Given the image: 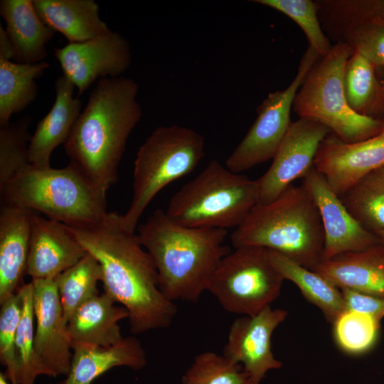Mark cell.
I'll return each instance as SVG.
<instances>
[{
    "label": "cell",
    "mask_w": 384,
    "mask_h": 384,
    "mask_svg": "<svg viewBox=\"0 0 384 384\" xmlns=\"http://www.w3.org/2000/svg\"><path fill=\"white\" fill-rule=\"evenodd\" d=\"M121 216L108 212L96 222L65 225L98 261L104 292L127 310L130 332L167 328L177 306L160 289L150 255L137 235L123 226Z\"/></svg>",
    "instance_id": "obj_1"
},
{
    "label": "cell",
    "mask_w": 384,
    "mask_h": 384,
    "mask_svg": "<svg viewBox=\"0 0 384 384\" xmlns=\"http://www.w3.org/2000/svg\"><path fill=\"white\" fill-rule=\"evenodd\" d=\"M138 88L122 76L99 80L63 144L70 163L105 196L118 180L127 139L142 118Z\"/></svg>",
    "instance_id": "obj_2"
},
{
    "label": "cell",
    "mask_w": 384,
    "mask_h": 384,
    "mask_svg": "<svg viewBox=\"0 0 384 384\" xmlns=\"http://www.w3.org/2000/svg\"><path fill=\"white\" fill-rule=\"evenodd\" d=\"M137 235L155 265L160 289L173 302L198 301L230 252L224 245L227 230L184 226L161 209L138 225Z\"/></svg>",
    "instance_id": "obj_3"
},
{
    "label": "cell",
    "mask_w": 384,
    "mask_h": 384,
    "mask_svg": "<svg viewBox=\"0 0 384 384\" xmlns=\"http://www.w3.org/2000/svg\"><path fill=\"white\" fill-rule=\"evenodd\" d=\"M230 240L235 248L265 247L310 270L323 261L324 231L319 210L302 183L290 185L270 203L257 204Z\"/></svg>",
    "instance_id": "obj_4"
},
{
    "label": "cell",
    "mask_w": 384,
    "mask_h": 384,
    "mask_svg": "<svg viewBox=\"0 0 384 384\" xmlns=\"http://www.w3.org/2000/svg\"><path fill=\"white\" fill-rule=\"evenodd\" d=\"M1 205L38 211L66 225L96 222L107 214L106 196L70 163L62 169L28 165L0 189Z\"/></svg>",
    "instance_id": "obj_5"
},
{
    "label": "cell",
    "mask_w": 384,
    "mask_h": 384,
    "mask_svg": "<svg viewBox=\"0 0 384 384\" xmlns=\"http://www.w3.org/2000/svg\"><path fill=\"white\" fill-rule=\"evenodd\" d=\"M257 180L234 173L212 160L171 198L166 215L196 228H236L258 203Z\"/></svg>",
    "instance_id": "obj_6"
},
{
    "label": "cell",
    "mask_w": 384,
    "mask_h": 384,
    "mask_svg": "<svg viewBox=\"0 0 384 384\" xmlns=\"http://www.w3.org/2000/svg\"><path fill=\"white\" fill-rule=\"evenodd\" d=\"M353 53L351 47L343 41L333 46L311 68L293 104L299 118L326 127L348 144L365 140L384 130V122L355 112L347 102L343 70Z\"/></svg>",
    "instance_id": "obj_7"
},
{
    "label": "cell",
    "mask_w": 384,
    "mask_h": 384,
    "mask_svg": "<svg viewBox=\"0 0 384 384\" xmlns=\"http://www.w3.org/2000/svg\"><path fill=\"white\" fill-rule=\"evenodd\" d=\"M204 155V137L195 130L176 124L156 128L137 152L132 198L122 214L123 226L134 232L154 196L170 183L191 173Z\"/></svg>",
    "instance_id": "obj_8"
},
{
    "label": "cell",
    "mask_w": 384,
    "mask_h": 384,
    "mask_svg": "<svg viewBox=\"0 0 384 384\" xmlns=\"http://www.w3.org/2000/svg\"><path fill=\"white\" fill-rule=\"evenodd\" d=\"M284 280L268 249L243 246L222 259L208 291L229 313L253 316L279 297Z\"/></svg>",
    "instance_id": "obj_9"
},
{
    "label": "cell",
    "mask_w": 384,
    "mask_h": 384,
    "mask_svg": "<svg viewBox=\"0 0 384 384\" xmlns=\"http://www.w3.org/2000/svg\"><path fill=\"white\" fill-rule=\"evenodd\" d=\"M320 58L308 46L291 84L270 93L258 106L256 119L226 160L229 170L240 174L273 159L292 123L290 112L297 93Z\"/></svg>",
    "instance_id": "obj_10"
},
{
    "label": "cell",
    "mask_w": 384,
    "mask_h": 384,
    "mask_svg": "<svg viewBox=\"0 0 384 384\" xmlns=\"http://www.w3.org/2000/svg\"><path fill=\"white\" fill-rule=\"evenodd\" d=\"M54 55L63 75L77 87L78 96L99 78L119 77L132 61L129 42L113 31L86 41L56 48Z\"/></svg>",
    "instance_id": "obj_11"
},
{
    "label": "cell",
    "mask_w": 384,
    "mask_h": 384,
    "mask_svg": "<svg viewBox=\"0 0 384 384\" xmlns=\"http://www.w3.org/2000/svg\"><path fill=\"white\" fill-rule=\"evenodd\" d=\"M331 133L326 127L306 119L292 122L268 170L257 180V204L275 200L293 181L314 166L318 149Z\"/></svg>",
    "instance_id": "obj_12"
},
{
    "label": "cell",
    "mask_w": 384,
    "mask_h": 384,
    "mask_svg": "<svg viewBox=\"0 0 384 384\" xmlns=\"http://www.w3.org/2000/svg\"><path fill=\"white\" fill-rule=\"evenodd\" d=\"M288 312L282 309L265 307L253 316H242L231 324L223 356L240 364L252 384H260L266 373L282 367L275 358L271 338Z\"/></svg>",
    "instance_id": "obj_13"
},
{
    "label": "cell",
    "mask_w": 384,
    "mask_h": 384,
    "mask_svg": "<svg viewBox=\"0 0 384 384\" xmlns=\"http://www.w3.org/2000/svg\"><path fill=\"white\" fill-rule=\"evenodd\" d=\"M302 184L319 210L324 231L323 260L338 255L368 250L382 243L380 238L363 228L351 215L325 177L313 166Z\"/></svg>",
    "instance_id": "obj_14"
},
{
    "label": "cell",
    "mask_w": 384,
    "mask_h": 384,
    "mask_svg": "<svg viewBox=\"0 0 384 384\" xmlns=\"http://www.w3.org/2000/svg\"><path fill=\"white\" fill-rule=\"evenodd\" d=\"M314 166L341 196L358 180L384 166V130L351 144L329 134L318 149Z\"/></svg>",
    "instance_id": "obj_15"
},
{
    "label": "cell",
    "mask_w": 384,
    "mask_h": 384,
    "mask_svg": "<svg viewBox=\"0 0 384 384\" xmlns=\"http://www.w3.org/2000/svg\"><path fill=\"white\" fill-rule=\"evenodd\" d=\"M55 278L31 280L36 322L35 348L41 362L54 377L68 375L73 357L72 343L63 321Z\"/></svg>",
    "instance_id": "obj_16"
},
{
    "label": "cell",
    "mask_w": 384,
    "mask_h": 384,
    "mask_svg": "<svg viewBox=\"0 0 384 384\" xmlns=\"http://www.w3.org/2000/svg\"><path fill=\"white\" fill-rule=\"evenodd\" d=\"M87 253L64 224L33 211L26 267L32 279L55 278Z\"/></svg>",
    "instance_id": "obj_17"
},
{
    "label": "cell",
    "mask_w": 384,
    "mask_h": 384,
    "mask_svg": "<svg viewBox=\"0 0 384 384\" xmlns=\"http://www.w3.org/2000/svg\"><path fill=\"white\" fill-rule=\"evenodd\" d=\"M74 89L75 85L63 75L57 78L53 105L38 122L30 140L28 156L33 166L50 167L52 152L68 140L81 113V101L73 96Z\"/></svg>",
    "instance_id": "obj_18"
},
{
    "label": "cell",
    "mask_w": 384,
    "mask_h": 384,
    "mask_svg": "<svg viewBox=\"0 0 384 384\" xmlns=\"http://www.w3.org/2000/svg\"><path fill=\"white\" fill-rule=\"evenodd\" d=\"M33 210L1 205L0 210V304L23 284Z\"/></svg>",
    "instance_id": "obj_19"
},
{
    "label": "cell",
    "mask_w": 384,
    "mask_h": 384,
    "mask_svg": "<svg viewBox=\"0 0 384 384\" xmlns=\"http://www.w3.org/2000/svg\"><path fill=\"white\" fill-rule=\"evenodd\" d=\"M339 289L384 298V245L323 260L311 270Z\"/></svg>",
    "instance_id": "obj_20"
},
{
    "label": "cell",
    "mask_w": 384,
    "mask_h": 384,
    "mask_svg": "<svg viewBox=\"0 0 384 384\" xmlns=\"http://www.w3.org/2000/svg\"><path fill=\"white\" fill-rule=\"evenodd\" d=\"M69 373L60 384H92L114 367L140 370L147 364L146 353L134 336L123 338L108 347L74 343Z\"/></svg>",
    "instance_id": "obj_21"
},
{
    "label": "cell",
    "mask_w": 384,
    "mask_h": 384,
    "mask_svg": "<svg viewBox=\"0 0 384 384\" xmlns=\"http://www.w3.org/2000/svg\"><path fill=\"white\" fill-rule=\"evenodd\" d=\"M0 14L13 48V60L19 63L44 61L46 45L55 31L38 15L33 0H1Z\"/></svg>",
    "instance_id": "obj_22"
},
{
    "label": "cell",
    "mask_w": 384,
    "mask_h": 384,
    "mask_svg": "<svg viewBox=\"0 0 384 384\" xmlns=\"http://www.w3.org/2000/svg\"><path fill=\"white\" fill-rule=\"evenodd\" d=\"M105 292L96 294L72 314L66 329L72 345L85 343L108 347L122 340L119 322L128 319V311Z\"/></svg>",
    "instance_id": "obj_23"
},
{
    "label": "cell",
    "mask_w": 384,
    "mask_h": 384,
    "mask_svg": "<svg viewBox=\"0 0 384 384\" xmlns=\"http://www.w3.org/2000/svg\"><path fill=\"white\" fill-rule=\"evenodd\" d=\"M42 21L69 43L86 41L110 31L94 0H33Z\"/></svg>",
    "instance_id": "obj_24"
},
{
    "label": "cell",
    "mask_w": 384,
    "mask_h": 384,
    "mask_svg": "<svg viewBox=\"0 0 384 384\" xmlns=\"http://www.w3.org/2000/svg\"><path fill=\"white\" fill-rule=\"evenodd\" d=\"M269 250L270 260L282 277L294 283L304 297L320 309L329 322L334 324L346 310L339 289L281 253Z\"/></svg>",
    "instance_id": "obj_25"
},
{
    "label": "cell",
    "mask_w": 384,
    "mask_h": 384,
    "mask_svg": "<svg viewBox=\"0 0 384 384\" xmlns=\"http://www.w3.org/2000/svg\"><path fill=\"white\" fill-rule=\"evenodd\" d=\"M50 64L19 63L0 58V127L9 124L12 114L26 109L36 97V80Z\"/></svg>",
    "instance_id": "obj_26"
},
{
    "label": "cell",
    "mask_w": 384,
    "mask_h": 384,
    "mask_svg": "<svg viewBox=\"0 0 384 384\" xmlns=\"http://www.w3.org/2000/svg\"><path fill=\"white\" fill-rule=\"evenodd\" d=\"M339 196L363 228L378 237L384 233V178L370 173Z\"/></svg>",
    "instance_id": "obj_27"
},
{
    "label": "cell",
    "mask_w": 384,
    "mask_h": 384,
    "mask_svg": "<svg viewBox=\"0 0 384 384\" xmlns=\"http://www.w3.org/2000/svg\"><path fill=\"white\" fill-rule=\"evenodd\" d=\"M374 68L368 59L354 50L344 67L343 83L347 102L361 115L371 117L382 107L383 90L377 81Z\"/></svg>",
    "instance_id": "obj_28"
},
{
    "label": "cell",
    "mask_w": 384,
    "mask_h": 384,
    "mask_svg": "<svg viewBox=\"0 0 384 384\" xmlns=\"http://www.w3.org/2000/svg\"><path fill=\"white\" fill-rule=\"evenodd\" d=\"M102 276L98 261L87 252L75 265L56 277L65 326L72 314L82 303L99 293L97 286L101 282Z\"/></svg>",
    "instance_id": "obj_29"
},
{
    "label": "cell",
    "mask_w": 384,
    "mask_h": 384,
    "mask_svg": "<svg viewBox=\"0 0 384 384\" xmlns=\"http://www.w3.org/2000/svg\"><path fill=\"white\" fill-rule=\"evenodd\" d=\"M22 309L16 338L18 384H33L39 375L54 377L38 356L34 343L33 286L23 284L18 290Z\"/></svg>",
    "instance_id": "obj_30"
},
{
    "label": "cell",
    "mask_w": 384,
    "mask_h": 384,
    "mask_svg": "<svg viewBox=\"0 0 384 384\" xmlns=\"http://www.w3.org/2000/svg\"><path fill=\"white\" fill-rule=\"evenodd\" d=\"M31 118L23 116L0 127V189L19 171L30 165L28 146Z\"/></svg>",
    "instance_id": "obj_31"
},
{
    "label": "cell",
    "mask_w": 384,
    "mask_h": 384,
    "mask_svg": "<svg viewBox=\"0 0 384 384\" xmlns=\"http://www.w3.org/2000/svg\"><path fill=\"white\" fill-rule=\"evenodd\" d=\"M380 323L371 315L346 310L333 324L336 341L348 353H363L376 341Z\"/></svg>",
    "instance_id": "obj_32"
},
{
    "label": "cell",
    "mask_w": 384,
    "mask_h": 384,
    "mask_svg": "<svg viewBox=\"0 0 384 384\" xmlns=\"http://www.w3.org/2000/svg\"><path fill=\"white\" fill-rule=\"evenodd\" d=\"M183 377L190 384H252L241 365L213 351L197 355Z\"/></svg>",
    "instance_id": "obj_33"
},
{
    "label": "cell",
    "mask_w": 384,
    "mask_h": 384,
    "mask_svg": "<svg viewBox=\"0 0 384 384\" xmlns=\"http://www.w3.org/2000/svg\"><path fill=\"white\" fill-rule=\"evenodd\" d=\"M254 2L277 10L297 23L304 31L309 46L319 56L329 53L332 46L324 33L317 17V6L310 0H255Z\"/></svg>",
    "instance_id": "obj_34"
},
{
    "label": "cell",
    "mask_w": 384,
    "mask_h": 384,
    "mask_svg": "<svg viewBox=\"0 0 384 384\" xmlns=\"http://www.w3.org/2000/svg\"><path fill=\"white\" fill-rule=\"evenodd\" d=\"M21 309V298L18 292L1 304L0 361L6 367L4 374L11 384H18L16 338Z\"/></svg>",
    "instance_id": "obj_35"
},
{
    "label": "cell",
    "mask_w": 384,
    "mask_h": 384,
    "mask_svg": "<svg viewBox=\"0 0 384 384\" xmlns=\"http://www.w3.org/2000/svg\"><path fill=\"white\" fill-rule=\"evenodd\" d=\"M345 41L375 67L384 66V25L370 21L348 23Z\"/></svg>",
    "instance_id": "obj_36"
},
{
    "label": "cell",
    "mask_w": 384,
    "mask_h": 384,
    "mask_svg": "<svg viewBox=\"0 0 384 384\" xmlns=\"http://www.w3.org/2000/svg\"><path fill=\"white\" fill-rule=\"evenodd\" d=\"M323 3L348 23L370 21L384 25V0H336Z\"/></svg>",
    "instance_id": "obj_37"
},
{
    "label": "cell",
    "mask_w": 384,
    "mask_h": 384,
    "mask_svg": "<svg viewBox=\"0 0 384 384\" xmlns=\"http://www.w3.org/2000/svg\"><path fill=\"white\" fill-rule=\"evenodd\" d=\"M341 292L346 310L371 315L380 321L384 317V298L349 289H341Z\"/></svg>",
    "instance_id": "obj_38"
},
{
    "label": "cell",
    "mask_w": 384,
    "mask_h": 384,
    "mask_svg": "<svg viewBox=\"0 0 384 384\" xmlns=\"http://www.w3.org/2000/svg\"><path fill=\"white\" fill-rule=\"evenodd\" d=\"M13 48L6 30L0 26V58L13 59Z\"/></svg>",
    "instance_id": "obj_39"
},
{
    "label": "cell",
    "mask_w": 384,
    "mask_h": 384,
    "mask_svg": "<svg viewBox=\"0 0 384 384\" xmlns=\"http://www.w3.org/2000/svg\"><path fill=\"white\" fill-rule=\"evenodd\" d=\"M0 384H11L6 378L4 373H0ZM53 384H60L59 383H53Z\"/></svg>",
    "instance_id": "obj_40"
},
{
    "label": "cell",
    "mask_w": 384,
    "mask_h": 384,
    "mask_svg": "<svg viewBox=\"0 0 384 384\" xmlns=\"http://www.w3.org/2000/svg\"><path fill=\"white\" fill-rule=\"evenodd\" d=\"M375 174L384 178V166L374 171Z\"/></svg>",
    "instance_id": "obj_41"
},
{
    "label": "cell",
    "mask_w": 384,
    "mask_h": 384,
    "mask_svg": "<svg viewBox=\"0 0 384 384\" xmlns=\"http://www.w3.org/2000/svg\"><path fill=\"white\" fill-rule=\"evenodd\" d=\"M181 384H190V383L185 378L183 377L182 380H181Z\"/></svg>",
    "instance_id": "obj_42"
},
{
    "label": "cell",
    "mask_w": 384,
    "mask_h": 384,
    "mask_svg": "<svg viewBox=\"0 0 384 384\" xmlns=\"http://www.w3.org/2000/svg\"><path fill=\"white\" fill-rule=\"evenodd\" d=\"M378 237L380 238V240H381L383 244L384 245V233H383L382 234H380Z\"/></svg>",
    "instance_id": "obj_43"
},
{
    "label": "cell",
    "mask_w": 384,
    "mask_h": 384,
    "mask_svg": "<svg viewBox=\"0 0 384 384\" xmlns=\"http://www.w3.org/2000/svg\"><path fill=\"white\" fill-rule=\"evenodd\" d=\"M382 87H383V94H384V82H383V84Z\"/></svg>",
    "instance_id": "obj_44"
}]
</instances>
